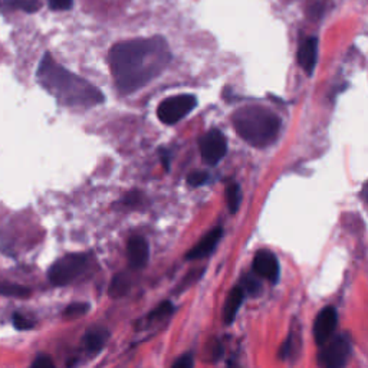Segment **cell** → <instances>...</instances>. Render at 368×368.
<instances>
[{
  "label": "cell",
  "mask_w": 368,
  "mask_h": 368,
  "mask_svg": "<svg viewBox=\"0 0 368 368\" xmlns=\"http://www.w3.org/2000/svg\"><path fill=\"white\" fill-rule=\"evenodd\" d=\"M170 61V48L161 37L120 42L108 55L111 74L121 94H132L148 85Z\"/></svg>",
  "instance_id": "1"
},
{
  "label": "cell",
  "mask_w": 368,
  "mask_h": 368,
  "mask_svg": "<svg viewBox=\"0 0 368 368\" xmlns=\"http://www.w3.org/2000/svg\"><path fill=\"white\" fill-rule=\"evenodd\" d=\"M39 84L66 107L89 108L104 103L106 96L87 80L65 70L55 62L51 53H45L37 72Z\"/></svg>",
  "instance_id": "2"
},
{
  "label": "cell",
  "mask_w": 368,
  "mask_h": 368,
  "mask_svg": "<svg viewBox=\"0 0 368 368\" xmlns=\"http://www.w3.org/2000/svg\"><path fill=\"white\" fill-rule=\"evenodd\" d=\"M233 127L238 136L256 148H265L277 141L281 131V118L271 110L249 106L233 114Z\"/></svg>",
  "instance_id": "3"
},
{
  "label": "cell",
  "mask_w": 368,
  "mask_h": 368,
  "mask_svg": "<svg viewBox=\"0 0 368 368\" xmlns=\"http://www.w3.org/2000/svg\"><path fill=\"white\" fill-rule=\"evenodd\" d=\"M88 256L84 253H71L58 259L48 272L52 285L63 286L75 281L87 269Z\"/></svg>",
  "instance_id": "4"
},
{
  "label": "cell",
  "mask_w": 368,
  "mask_h": 368,
  "mask_svg": "<svg viewBox=\"0 0 368 368\" xmlns=\"http://www.w3.org/2000/svg\"><path fill=\"white\" fill-rule=\"evenodd\" d=\"M196 106L197 99L194 95H176L164 99L157 108V115L161 122L167 125H173L184 117H187L196 108Z\"/></svg>",
  "instance_id": "5"
},
{
  "label": "cell",
  "mask_w": 368,
  "mask_h": 368,
  "mask_svg": "<svg viewBox=\"0 0 368 368\" xmlns=\"http://www.w3.org/2000/svg\"><path fill=\"white\" fill-rule=\"evenodd\" d=\"M351 354V341L347 336H338L322 344L318 354L321 368H344Z\"/></svg>",
  "instance_id": "6"
},
{
  "label": "cell",
  "mask_w": 368,
  "mask_h": 368,
  "mask_svg": "<svg viewBox=\"0 0 368 368\" xmlns=\"http://www.w3.org/2000/svg\"><path fill=\"white\" fill-rule=\"evenodd\" d=\"M202 158L209 165H216L227 153V140L219 129H210L198 141Z\"/></svg>",
  "instance_id": "7"
},
{
  "label": "cell",
  "mask_w": 368,
  "mask_h": 368,
  "mask_svg": "<svg viewBox=\"0 0 368 368\" xmlns=\"http://www.w3.org/2000/svg\"><path fill=\"white\" fill-rule=\"evenodd\" d=\"M253 271L256 275L267 279L272 284H277L279 281L281 274L279 260L271 250H258L253 258Z\"/></svg>",
  "instance_id": "8"
},
{
  "label": "cell",
  "mask_w": 368,
  "mask_h": 368,
  "mask_svg": "<svg viewBox=\"0 0 368 368\" xmlns=\"http://www.w3.org/2000/svg\"><path fill=\"white\" fill-rule=\"evenodd\" d=\"M338 325V315H337V310L334 307H326L324 308L318 317L315 318L314 322V337L317 344L322 345L324 343H326L331 337L334 331H336Z\"/></svg>",
  "instance_id": "9"
},
{
  "label": "cell",
  "mask_w": 368,
  "mask_h": 368,
  "mask_svg": "<svg viewBox=\"0 0 368 368\" xmlns=\"http://www.w3.org/2000/svg\"><path fill=\"white\" fill-rule=\"evenodd\" d=\"M128 263L132 269H143L150 259V248L143 236H132L127 245Z\"/></svg>",
  "instance_id": "10"
},
{
  "label": "cell",
  "mask_w": 368,
  "mask_h": 368,
  "mask_svg": "<svg viewBox=\"0 0 368 368\" xmlns=\"http://www.w3.org/2000/svg\"><path fill=\"white\" fill-rule=\"evenodd\" d=\"M223 236V229L222 227H215L213 230H210L209 233L198 241V243H196L186 255V258L189 260H194V259H203L206 256H209L216 245L220 242Z\"/></svg>",
  "instance_id": "11"
},
{
  "label": "cell",
  "mask_w": 368,
  "mask_h": 368,
  "mask_svg": "<svg viewBox=\"0 0 368 368\" xmlns=\"http://www.w3.org/2000/svg\"><path fill=\"white\" fill-rule=\"evenodd\" d=\"M318 42L319 41L317 37L307 38L298 49V63L308 77H311L315 70L318 58Z\"/></svg>",
  "instance_id": "12"
},
{
  "label": "cell",
  "mask_w": 368,
  "mask_h": 368,
  "mask_svg": "<svg viewBox=\"0 0 368 368\" xmlns=\"http://www.w3.org/2000/svg\"><path fill=\"white\" fill-rule=\"evenodd\" d=\"M245 295L246 293L241 285L235 286L229 292V295L226 298V303H224V310H223V318H224L226 324H231L233 321H235L236 314L242 307Z\"/></svg>",
  "instance_id": "13"
},
{
  "label": "cell",
  "mask_w": 368,
  "mask_h": 368,
  "mask_svg": "<svg viewBox=\"0 0 368 368\" xmlns=\"http://www.w3.org/2000/svg\"><path fill=\"white\" fill-rule=\"evenodd\" d=\"M108 336H110L108 331H106L104 328H94V329L88 331L85 338H84L85 348L92 354L99 353V351H101V348L106 345Z\"/></svg>",
  "instance_id": "14"
},
{
  "label": "cell",
  "mask_w": 368,
  "mask_h": 368,
  "mask_svg": "<svg viewBox=\"0 0 368 368\" xmlns=\"http://www.w3.org/2000/svg\"><path fill=\"white\" fill-rule=\"evenodd\" d=\"M129 288H131L129 278L127 277V274L121 272V274H117V275L113 278V281H111V284H110L108 292H110V296H111V298H121V296H124V295L128 293Z\"/></svg>",
  "instance_id": "15"
},
{
  "label": "cell",
  "mask_w": 368,
  "mask_h": 368,
  "mask_svg": "<svg viewBox=\"0 0 368 368\" xmlns=\"http://www.w3.org/2000/svg\"><path fill=\"white\" fill-rule=\"evenodd\" d=\"M226 202L230 213H236L241 202H242V191L238 183H230L226 187Z\"/></svg>",
  "instance_id": "16"
},
{
  "label": "cell",
  "mask_w": 368,
  "mask_h": 368,
  "mask_svg": "<svg viewBox=\"0 0 368 368\" xmlns=\"http://www.w3.org/2000/svg\"><path fill=\"white\" fill-rule=\"evenodd\" d=\"M0 295L13 296V298H27L30 296V289L22 285L0 284Z\"/></svg>",
  "instance_id": "17"
},
{
  "label": "cell",
  "mask_w": 368,
  "mask_h": 368,
  "mask_svg": "<svg viewBox=\"0 0 368 368\" xmlns=\"http://www.w3.org/2000/svg\"><path fill=\"white\" fill-rule=\"evenodd\" d=\"M173 305L170 300H164V303H161L153 312L148 314V321H158V319H163L165 318L167 315H170L173 312Z\"/></svg>",
  "instance_id": "18"
},
{
  "label": "cell",
  "mask_w": 368,
  "mask_h": 368,
  "mask_svg": "<svg viewBox=\"0 0 368 368\" xmlns=\"http://www.w3.org/2000/svg\"><path fill=\"white\" fill-rule=\"evenodd\" d=\"M91 310V305L87 304V303H77V304H72L70 305L68 308H66L63 311V315L66 318H80V317H84L85 314H88Z\"/></svg>",
  "instance_id": "19"
},
{
  "label": "cell",
  "mask_w": 368,
  "mask_h": 368,
  "mask_svg": "<svg viewBox=\"0 0 368 368\" xmlns=\"http://www.w3.org/2000/svg\"><path fill=\"white\" fill-rule=\"evenodd\" d=\"M241 286L245 291V293L248 292L250 295H258L262 291L260 282L256 278H253V275H245L243 279H242Z\"/></svg>",
  "instance_id": "20"
},
{
  "label": "cell",
  "mask_w": 368,
  "mask_h": 368,
  "mask_svg": "<svg viewBox=\"0 0 368 368\" xmlns=\"http://www.w3.org/2000/svg\"><path fill=\"white\" fill-rule=\"evenodd\" d=\"M209 180V175L203 170H196L193 173H190L187 176V183L191 186V187H198V186H203L205 183H208Z\"/></svg>",
  "instance_id": "21"
},
{
  "label": "cell",
  "mask_w": 368,
  "mask_h": 368,
  "mask_svg": "<svg viewBox=\"0 0 368 368\" xmlns=\"http://www.w3.org/2000/svg\"><path fill=\"white\" fill-rule=\"evenodd\" d=\"M48 5L52 11H70L74 0H48Z\"/></svg>",
  "instance_id": "22"
},
{
  "label": "cell",
  "mask_w": 368,
  "mask_h": 368,
  "mask_svg": "<svg viewBox=\"0 0 368 368\" xmlns=\"http://www.w3.org/2000/svg\"><path fill=\"white\" fill-rule=\"evenodd\" d=\"M33 325H35V324H33V322L29 321V319H26L23 315H20V314H15V315H13V326H15L16 329H19V331H26V329L33 328Z\"/></svg>",
  "instance_id": "23"
},
{
  "label": "cell",
  "mask_w": 368,
  "mask_h": 368,
  "mask_svg": "<svg viewBox=\"0 0 368 368\" xmlns=\"http://www.w3.org/2000/svg\"><path fill=\"white\" fill-rule=\"evenodd\" d=\"M173 368H194V360L191 354L182 355L173 365Z\"/></svg>",
  "instance_id": "24"
},
{
  "label": "cell",
  "mask_w": 368,
  "mask_h": 368,
  "mask_svg": "<svg viewBox=\"0 0 368 368\" xmlns=\"http://www.w3.org/2000/svg\"><path fill=\"white\" fill-rule=\"evenodd\" d=\"M30 368H55L52 360L46 355H41L38 357L35 361H33L32 367Z\"/></svg>",
  "instance_id": "25"
},
{
  "label": "cell",
  "mask_w": 368,
  "mask_h": 368,
  "mask_svg": "<svg viewBox=\"0 0 368 368\" xmlns=\"http://www.w3.org/2000/svg\"><path fill=\"white\" fill-rule=\"evenodd\" d=\"M19 2H20V5L23 6V11L26 12H37L39 8H41V2H39V0H19Z\"/></svg>",
  "instance_id": "26"
},
{
  "label": "cell",
  "mask_w": 368,
  "mask_h": 368,
  "mask_svg": "<svg viewBox=\"0 0 368 368\" xmlns=\"http://www.w3.org/2000/svg\"><path fill=\"white\" fill-rule=\"evenodd\" d=\"M140 197H141V194L137 193V191L129 193V194L125 196V198H124V202H122V203H124L125 206H134V208H137V206L140 205Z\"/></svg>",
  "instance_id": "27"
},
{
  "label": "cell",
  "mask_w": 368,
  "mask_h": 368,
  "mask_svg": "<svg viewBox=\"0 0 368 368\" xmlns=\"http://www.w3.org/2000/svg\"><path fill=\"white\" fill-rule=\"evenodd\" d=\"M161 158H163V163H164V167H165V170H169V157H167V156H169V154H167L165 151H161Z\"/></svg>",
  "instance_id": "28"
}]
</instances>
